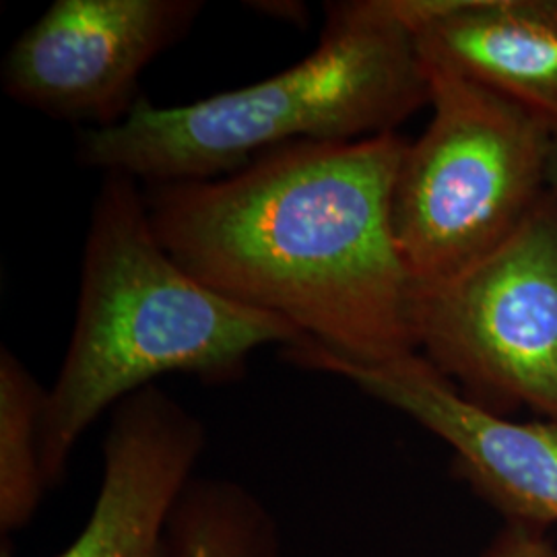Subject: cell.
Listing matches in <instances>:
<instances>
[{
	"instance_id": "cell-13",
	"label": "cell",
	"mask_w": 557,
	"mask_h": 557,
	"mask_svg": "<svg viewBox=\"0 0 557 557\" xmlns=\"http://www.w3.org/2000/svg\"><path fill=\"white\" fill-rule=\"evenodd\" d=\"M547 190L557 202V135L552 143V153H549V165H547Z\"/></svg>"
},
{
	"instance_id": "cell-3",
	"label": "cell",
	"mask_w": 557,
	"mask_h": 557,
	"mask_svg": "<svg viewBox=\"0 0 557 557\" xmlns=\"http://www.w3.org/2000/svg\"><path fill=\"white\" fill-rule=\"evenodd\" d=\"M430 106V83L403 0H341L324 9L317 48L248 87L186 106L147 98L116 126L87 131L77 160L147 186L223 178L298 140L398 133Z\"/></svg>"
},
{
	"instance_id": "cell-9",
	"label": "cell",
	"mask_w": 557,
	"mask_h": 557,
	"mask_svg": "<svg viewBox=\"0 0 557 557\" xmlns=\"http://www.w3.org/2000/svg\"><path fill=\"white\" fill-rule=\"evenodd\" d=\"M419 52L557 135V0H403Z\"/></svg>"
},
{
	"instance_id": "cell-11",
	"label": "cell",
	"mask_w": 557,
	"mask_h": 557,
	"mask_svg": "<svg viewBox=\"0 0 557 557\" xmlns=\"http://www.w3.org/2000/svg\"><path fill=\"white\" fill-rule=\"evenodd\" d=\"M46 388L9 347L0 349V533L25 529L50 490L41 469Z\"/></svg>"
},
{
	"instance_id": "cell-2",
	"label": "cell",
	"mask_w": 557,
	"mask_h": 557,
	"mask_svg": "<svg viewBox=\"0 0 557 557\" xmlns=\"http://www.w3.org/2000/svg\"><path fill=\"white\" fill-rule=\"evenodd\" d=\"M304 337L278 317L223 298L161 244L139 180L106 172L91 207L77 314L46 388L41 469L57 487L81 436L120 400L168 374L238 380L267 345Z\"/></svg>"
},
{
	"instance_id": "cell-4",
	"label": "cell",
	"mask_w": 557,
	"mask_h": 557,
	"mask_svg": "<svg viewBox=\"0 0 557 557\" xmlns=\"http://www.w3.org/2000/svg\"><path fill=\"white\" fill-rule=\"evenodd\" d=\"M421 60L432 119L407 143L391 202L413 287L457 277L517 234L547 195L556 137L517 103Z\"/></svg>"
},
{
	"instance_id": "cell-6",
	"label": "cell",
	"mask_w": 557,
	"mask_h": 557,
	"mask_svg": "<svg viewBox=\"0 0 557 557\" xmlns=\"http://www.w3.org/2000/svg\"><path fill=\"white\" fill-rule=\"evenodd\" d=\"M200 0H57L9 48L2 91L44 116L110 128L143 100L145 69L182 40Z\"/></svg>"
},
{
	"instance_id": "cell-12",
	"label": "cell",
	"mask_w": 557,
	"mask_h": 557,
	"mask_svg": "<svg viewBox=\"0 0 557 557\" xmlns=\"http://www.w3.org/2000/svg\"><path fill=\"white\" fill-rule=\"evenodd\" d=\"M481 557H557V547L547 529L506 522Z\"/></svg>"
},
{
	"instance_id": "cell-8",
	"label": "cell",
	"mask_w": 557,
	"mask_h": 557,
	"mask_svg": "<svg viewBox=\"0 0 557 557\" xmlns=\"http://www.w3.org/2000/svg\"><path fill=\"white\" fill-rule=\"evenodd\" d=\"M205 425L156 384L112 409L94 510L54 557H165L168 520L195 479ZM0 557H15L7 545Z\"/></svg>"
},
{
	"instance_id": "cell-10",
	"label": "cell",
	"mask_w": 557,
	"mask_h": 557,
	"mask_svg": "<svg viewBox=\"0 0 557 557\" xmlns=\"http://www.w3.org/2000/svg\"><path fill=\"white\" fill-rule=\"evenodd\" d=\"M165 557H278L277 522L250 492L199 483L170 517Z\"/></svg>"
},
{
	"instance_id": "cell-1",
	"label": "cell",
	"mask_w": 557,
	"mask_h": 557,
	"mask_svg": "<svg viewBox=\"0 0 557 557\" xmlns=\"http://www.w3.org/2000/svg\"><path fill=\"white\" fill-rule=\"evenodd\" d=\"M407 143L298 140L223 178L147 186L151 225L193 277L324 351L363 366L407 358L413 285L391 220Z\"/></svg>"
},
{
	"instance_id": "cell-7",
	"label": "cell",
	"mask_w": 557,
	"mask_h": 557,
	"mask_svg": "<svg viewBox=\"0 0 557 557\" xmlns=\"http://www.w3.org/2000/svg\"><path fill=\"white\" fill-rule=\"evenodd\" d=\"M299 368L333 374L418 421L453 450V471L510 524L557 522V425L520 423L473 405L419 354L363 366L312 341L285 347Z\"/></svg>"
},
{
	"instance_id": "cell-5",
	"label": "cell",
	"mask_w": 557,
	"mask_h": 557,
	"mask_svg": "<svg viewBox=\"0 0 557 557\" xmlns=\"http://www.w3.org/2000/svg\"><path fill=\"white\" fill-rule=\"evenodd\" d=\"M421 358L481 409L557 425V202L549 190L498 250L457 277L411 287Z\"/></svg>"
}]
</instances>
